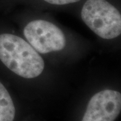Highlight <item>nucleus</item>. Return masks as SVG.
Segmentation results:
<instances>
[{
    "instance_id": "1",
    "label": "nucleus",
    "mask_w": 121,
    "mask_h": 121,
    "mask_svg": "<svg viewBox=\"0 0 121 121\" xmlns=\"http://www.w3.org/2000/svg\"><path fill=\"white\" fill-rule=\"evenodd\" d=\"M0 60L11 71L26 79L38 77L44 68L43 58L35 48L12 34L0 35Z\"/></svg>"
},
{
    "instance_id": "2",
    "label": "nucleus",
    "mask_w": 121,
    "mask_h": 121,
    "mask_svg": "<svg viewBox=\"0 0 121 121\" xmlns=\"http://www.w3.org/2000/svg\"><path fill=\"white\" fill-rule=\"evenodd\" d=\"M81 17L100 38L113 39L121 35V13L106 0H87L82 9Z\"/></svg>"
},
{
    "instance_id": "3",
    "label": "nucleus",
    "mask_w": 121,
    "mask_h": 121,
    "mask_svg": "<svg viewBox=\"0 0 121 121\" xmlns=\"http://www.w3.org/2000/svg\"><path fill=\"white\" fill-rule=\"evenodd\" d=\"M24 35L28 43L42 54L61 51L66 44L62 30L54 24L43 20L29 22L24 29Z\"/></svg>"
},
{
    "instance_id": "4",
    "label": "nucleus",
    "mask_w": 121,
    "mask_h": 121,
    "mask_svg": "<svg viewBox=\"0 0 121 121\" xmlns=\"http://www.w3.org/2000/svg\"><path fill=\"white\" fill-rule=\"evenodd\" d=\"M121 110V93L104 90L91 97L82 121H114Z\"/></svg>"
},
{
    "instance_id": "5",
    "label": "nucleus",
    "mask_w": 121,
    "mask_h": 121,
    "mask_svg": "<svg viewBox=\"0 0 121 121\" xmlns=\"http://www.w3.org/2000/svg\"><path fill=\"white\" fill-rule=\"evenodd\" d=\"M15 114L13 100L6 88L0 82V121H13Z\"/></svg>"
},
{
    "instance_id": "6",
    "label": "nucleus",
    "mask_w": 121,
    "mask_h": 121,
    "mask_svg": "<svg viewBox=\"0 0 121 121\" xmlns=\"http://www.w3.org/2000/svg\"><path fill=\"white\" fill-rule=\"evenodd\" d=\"M44 1L50 4L56 5H65L74 4L81 0H43Z\"/></svg>"
}]
</instances>
